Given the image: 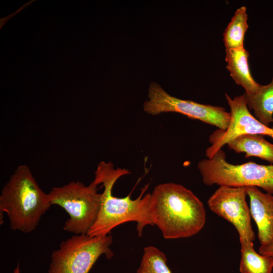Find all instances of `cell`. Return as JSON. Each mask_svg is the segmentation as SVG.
I'll use <instances>...</instances> for the list:
<instances>
[{
    "instance_id": "cell-2",
    "label": "cell",
    "mask_w": 273,
    "mask_h": 273,
    "mask_svg": "<svg viewBox=\"0 0 273 273\" xmlns=\"http://www.w3.org/2000/svg\"><path fill=\"white\" fill-rule=\"evenodd\" d=\"M129 173L130 172L125 168H114L111 162L101 161L98 164L93 181L98 185L102 184L104 190L101 193V207L97 219L87 234L88 235L106 236L119 225L134 221L137 223L138 235L141 236L145 226L153 225L150 215L151 193L144 195L147 186L135 199H131L130 194L123 198L113 195L115 183Z\"/></svg>"
},
{
    "instance_id": "cell-9",
    "label": "cell",
    "mask_w": 273,
    "mask_h": 273,
    "mask_svg": "<svg viewBox=\"0 0 273 273\" xmlns=\"http://www.w3.org/2000/svg\"><path fill=\"white\" fill-rule=\"evenodd\" d=\"M225 96L230 108V122L225 130L217 129L210 135L211 145L205 152L207 158H211L230 141L241 134H260L273 139V127L263 124L251 114L243 95L233 99L227 94Z\"/></svg>"
},
{
    "instance_id": "cell-14",
    "label": "cell",
    "mask_w": 273,
    "mask_h": 273,
    "mask_svg": "<svg viewBox=\"0 0 273 273\" xmlns=\"http://www.w3.org/2000/svg\"><path fill=\"white\" fill-rule=\"evenodd\" d=\"M241 244V273H272L273 256L258 253L253 242L242 241Z\"/></svg>"
},
{
    "instance_id": "cell-5",
    "label": "cell",
    "mask_w": 273,
    "mask_h": 273,
    "mask_svg": "<svg viewBox=\"0 0 273 273\" xmlns=\"http://www.w3.org/2000/svg\"><path fill=\"white\" fill-rule=\"evenodd\" d=\"M93 181L85 186L72 181L61 187H54L48 193L51 205L63 208L69 218L63 227L74 235L87 234L95 223L101 207V194Z\"/></svg>"
},
{
    "instance_id": "cell-16",
    "label": "cell",
    "mask_w": 273,
    "mask_h": 273,
    "mask_svg": "<svg viewBox=\"0 0 273 273\" xmlns=\"http://www.w3.org/2000/svg\"><path fill=\"white\" fill-rule=\"evenodd\" d=\"M136 273H171L167 265L165 254L157 248H144L141 263Z\"/></svg>"
},
{
    "instance_id": "cell-13",
    "label": "cell",
    "mask_w": 273,
    "mask_h": 273,
    "mask_svg": "<svg viewBox=\"0 0 273 273\" xmlns=\"http://www.w3.org/2000/svg\"><path fill=\"white\" fill-rule=\"evenodd\" d=\"M247 105L253 110L256 119L270 126L273 123V76L270 83L260 85L253 94H243Z\"/></svg>"
},
{
    "instance_id": "cell-15",
    "label": "cell",
    "mask_w": 273,
    "mask_h": 273,
    "mask_svg": "<svg viewBox=\"0 0 273 273\" xmlns=\"http://www.w3.org/2000/svg\"><path fill=\"white\" fill-rule=\"evenodd\" d=\"M248 16L244 6L238 8L223 33L225 49L244 47V39L248 28Z\"/></svg>"
},
{
    "instance_id": "cell-12",
    "label": "cell",
    "mask_w": 273,
    "mask_h": 273,
    "mask_svg": "<svg viewBox=\"0 0 273 273\" xmlns=\"http://www.w3.org/2000/svg\"><path fill=\"white\" fill-rule=\"evenodd\" d=\"M235 152L245 153V157H256L273 164V144L260 134H243L227 144Z\"/></svg>"
},
{
    "instance_id": "cell-17",
    "label": "cell",
    "mask_w": 273,
    "mask_h": 273,
    "mask_svg": "<svg viewBox=\"0 0 273 273\" xmlns=\"http://www.w3.org/2000/svg\"><path fill=\"white\" fill-rule=\"evenodd\" d=\"M259 253L264 255L273 256V246H263L260 245L259 248Z\"/></svg>"
},
{
    "instance_id": "cell-3",
    "label": "cell",
    "mask_w": 273,
    "mask_h": 273,
    "mask_svg": "<svg viewBox=\"0 0 273 273\" xmlns=\"http://www.w3.org/2000/svg\"><path fill=\"white\" fill-rule=\"evenodd\" d=\"M51 203L29 167L19 165L4 186L0 195L1 214L6 212L11 228L28 233L37 227Z\"/></svg>"
},
{
    "instance_id": "cell-1",
    "label": "cell",
    "mask_w": 273,
    "mask_h": 273,
    "mask_svg": "<svg viewBox=\"0 0 273 273\" xmlns=\"http://www.w3.org/2000/svg\"><path fill=\"white\" fill-rule=\"evenodd\" d=\"M150 215L166 239L186 238L197 234L206 219L203 203L182 185L168 183L151 193Z\"/></svg>"
},
{
    "instance_id": "cell-4",
    "label": "cell",
    "mask_w": 273,
    "mask_h": 273,
    "mask_svg": "<svg viewBox=\"0 0 273 273\" xmlns=\"http://www.w3.org/2000/svg\"><path fill=\"white\" fill-rule=\"evenodd\" d=\"M198 168L203 183L232 187H255L273 195V164L253 162L240 164L229 163L220 149L211 158L200 160Z\"/></svg>"
},
{
    "instance_id": "cell-8",
    "label": "cell",
    "mask_w": 273,
    "mask_h": 273,
    "mask_svg": "<svg viewBox=\"0 0 273 273\" xmlns=\"http://www.w3.org/2000/svg\"><path fill=\"white\" fill-rule=\"evenodd\" d=\"M246 196V187L221 186L210 196L207 204L213 212L235 226L240 242H253L255 236Z\"/></svg>"
},
{
    "instance_id": "cell-10",
    "label": "cell",
    "mask_w": 273,
    "mask_h": 273,
    "mask_svg": "<svg viewBox=\"0 0 273 273\" xmlns=\"http://www.w3.org/2000/svg\"><path fill=\"white\" fill-rule=\"evenodd\" d=\"M251 217L257 228L258 238L263 246H273V195L255 187H246Z\"/></svg>"
},
{
    "instance_id": "cell-6",
    "label": "cell",
    "mask_w": 273,
    "mask_h": 273,
    "mask_svg": "<svg viewBox=\"0 0 273 273\" xmlns=\"http://www.w3.org/2000/svg\"><path fill=\"white\" fill-rule=\"evenodd\" d=\"M111 235H74L63 241L51 255L49 273H88L98 259L105 255L111 259Z\"/></svg>"
},
{
    "instance_id": "cell-7",
    "label": "cell",
    "mask_w": 273,
    "mask_h": 273,
    "mask_svg": "<svg viewBox=\"0 0 273 273\" xmlns=\"http://www.w3.org/2000/svg\"><path fill=\"white\" fill-rule=\"evenodd\" d=\"M148 100L143 104L144 111L151 115L175 112L225 130L231 120L230 112L221 107L199 103L171 96L155 82L148 88Z\"/></svg>"
},
{
    "instance_id": "cell-11",
    "label": "cell",
    "mask_w": 273,
    "mask_h": 273,
    "mask_svg": "<svg viewBox=\"0 0 273 273\" xmlns=\"http://www.w3.org/2000/svg\"><path fill=\"white\" fill-rule=\"evenodd\" d=\"M249 53L244 48L225 49L226 68L236 84L242 86L245 93H254L259 87L252 76L248 64Z\"/></svg>"
},
{
    "instance_id": "cell-18",
    "label": "cell",
    "mask_w": 273,
    "mask_h": 273,
    "mask_svg": "<svg viewBox=\"0 0 273 273\" xmlns=\"http://www.w3.org/2000/svg\"><path fill=\"white\" fill-rule=\"evenodd\" d=\"M13 273H20V266H19V263L17 264V266L14 270Z\"/></svg>"
}]
</instances>
